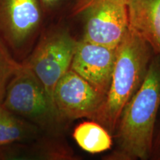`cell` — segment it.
Here are the masks:
<instances>
[{"mask_svg":"<svg viewBox=\"0 0 160 160\" xmlns=\"http://www.w3.org/2000/svg\"><path fill=\"white\" fill-rule=\"evenodd\" d=\"M160 107V62L153 60L144 81L124 108L116 128L113 160L145 159L152 152L156 119Z\"/></svg>","mask_w":160,"mask_h":160,"instance_id":"cell-1","label":"cell"},{"mask_svg":"<svg viewBox=\"0 0 160 160\" xmlns=\"http://www.w3.org/2000/svg\"><path fill=\"white\" fill-rule=\"evenodd\" d=\"M151 48L129 28L117 48L108 91L94 119L113 133L124 108L142 84L150 65Z\"/></svg>","mask_w":160,"mask_h":160,"instance_id":"cell-2","label":"cell"},{"mask_svg":"<svg viewBox=\"0 0 160 160\" xmlns=\"http://www.w3.org/2000/svg\"><path fill=\"white\" fill-rule=\"evenodd\" d=\"M2 105L18 117L42 128L52 127L61 119L53 98L23 62L8 84Z\"/></svg>","mask_w":160,"mask_h":160,"instance_id":"cell-3","label":"cell"},{"mask_svg":"<svg viewBox=\"0 0 160 160\" xmlns=\"http://www.w3.org/2000/svg\"><path fill=\"white\" fill-rule=\"evenodd\" d=\"M41 22L39 0H0V40L19 62L34 48Z\"/></svg>","mask_w":160,"mask_h":160,"instance_id":"cell-4","label":"cell"},{"mask_svg":"<svg viewBox=\"0 0 160 160\" xmlns=\"http://www.w3.org/2000/svg\"><path fill=\"white\" fill-rule=\"evenodd\" d=\"M77 42L65 31L46 33L22 62L43 84L53 99L56 85L71 68Z\"/></svg>","mask_w":160,"mask_h":160,"instance_id":"cell-5","label":"cell"},{"mask_svg":"<svg viewBox=\"0 0 160 160\" xmlns=\"http://www.w3.org/2000/svg\"><path fill=\"white\" fill-rule=\"evenodd\" d=\"M82 13L86 16L82 39L90 42L117 48L129 30L126 0H96Z\"/></svg>","mask_w":160,"mask_h":160,"instance_id":"cell-6","label":"cell"},{"mask_svg":"<svg viewBox=\"0 0 160 160\" xmlns=\"http://www.w3.org/2000/svg\"><path fill=\"white\" fill-rule=\"evenodd\" d=\"M105 97L87 80L70 68L53 91V101L60 118L94 119Z\"/></svg>","mask_w":160,"mask_h":160,"instance_id":"cell-7","label":"cell"},{"mask_svg":"<svg viewBox=\"0 0 160 160\" xmlns=\"http://www.w3.org/2000/svg\"><path fill=\"white\" fill-rule=\"evenodd\" d=\"M117 48L81 40L78 42L71 69L87 80L105 98L114 67Z\"/></svg>","mask_w":160,"mask_h":160,"instance_id":"cell-8","label":"cell"},{"mask_svg":"<svg viewBox=\"0 0 160 160\" xmlns=\"http://www.w3.org/2000/svg\"><path fill=\"white\" fill-rule=\"evenodd\" d=\"M129 28L160 57V0H126Z\"/></svg>","mask_w":160,"mask_h":160,"instance_id":"cell-9","label":"cell"},{"mask_svg":"<svg viewBox=\"0 0 160 160\" xmlns=\"http://www.w3.org/2000/svg\"><path fill=\"white\" fill-rule=\"evenodd\" d=\"M39 127L18 117L0 104V146L35 138Z\"/></svg>","mask_w":160,"mask_h":160,"instance_id":"cell-10","label":"cell"},{"mask_svg":"<svg viewBox=\"0 0 160 160\" xmlns=\"http://www.w3.org/2000/svg\"><path fill=\"white\" fill-rule=\"evenodd\" d=\"M73 137L83 151L90 153L106 151L112 146V138L108 131L96 122L79 124L73 131Z\"/></svg>","mask_w":160,"mask_h":160,"instance_id":"cell-11","label":"cell"},{"mask_svg":"<svg viewBox=\"0 0 160 160\" xmlns=\"http://www.w3.org/2000/svg\"><path fill=\"white\" fill-rule=\"evenodd\" d=\"M22 67V62L15 59L0 40V104L2 103L10 80Z\"/></svg>","mask_w":160,"mask_h":160,"instance_id":"cell-12","label":"cell"},{"mask_svg":"<svg viewBox=\"0 0 160 160\" xmlns=\"http://www.w3.org/2000/svg\"><path fill=\"white\" fill-rule=\"evenodd\" d=\"M96 1V0H77V4H76L74 8H73V13L75 14H78L79 13V11L85 7V5H87L88 4L92 2Z\"/></svg>","mask_w":160,"mask_h":160,"instance_id":"cell-13","label":"cell"},{"mask_svg":"<svg viewBox=\"0 0 160 160\" xmlns=\"http://www.w3.org/2000/svg\"><path fill=\"white\" fill-rule=\"evenodd\" d=\"M59 1L60 0H39L40 2L45 8H52L58 4Z\"/></svg>","mask_w":160,"mask_h":160,"instance_id":"cell-14","label":"cell"}]
</instances>
